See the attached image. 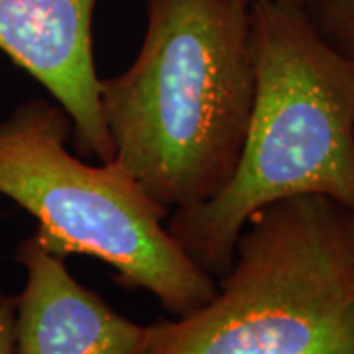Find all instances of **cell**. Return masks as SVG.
Returning a JSON list of instances; mask_svg holds the SVG:
<instances>
[{
	"label": "cell",
	"instance_id": "6da1fadb",
	"mask_svg": "<svg viewBox=\"0 0 354 354\" xmlns=\"http://www.w3.org/2000/svg\"><path fill=\"white\" fill-rule=\"evenodd\" d=\"M254 88L250 2L148 0L136 59L99 77L114 160L169 213L213 201L241 164Z\"/></svg>",
	"mask_w": 354,
	"mask_h": 354
},
{
	"label": "cell",
	"instance_id": "7a4b0ae2",
	"mask_svg": "<svg viewBox=\"0 0 354 354\" xmlns=\"http://www.w3.org/2000/svg\"><path fill=\"white\" fill-rule=\"evenodd\" d=\"M250 53L256 88L236 174L216 199L165 218L215 279L266 205L319 193L354 209V57L319 34L301 0H254Z\"/></svg>",
	"mask_w": 354,
	"mask_h": 354
},
{
	"label": "cell",
	"instance_id": "3957f363",
	"mask_svg": "<svg viewBox=\"0 0 354 354\" xmlns=\"http://www.w3.org/2000/svg\"><path fill=\"white\" fill-rule=\"evenodd\" d=\"M138 354H354V209L309 193L258 209L215 297L146 325Z\"/></svg>",
	"mask_w": 354,
	"mask_h": 354
},
{
	"label": "cell",
	"instance_id": "277c9868",
	"mask_svg": "<svg viewBox=\"0 0 354 354\" xmlns=\"http://www.w3.org/2000/svg\"><path fill=\"white\" fill-rule=\"evenodd\" d=\"M69 134V114L46 99L0 120V195L36 218L39 244L62 258L101 260L122 288L152 293L174 317L209 304L216 279L169 234V211L114 158L93 165L73 156Z\"/></svg>",
	"mask_w": 354,
	"mask_h": 354
},
{
	"label": "cell",
	"instance_id": "5b68a950",
	"mask_svg": "<svg viewBox=\"0 0 354 354\" xmlns=\"http://www.w3.org/2000/svg\"><path fill=\"white\" fill-rule=\"evenodd\" d=\"M95 6L97 0H0V51L69 114L77 152L109 162L114 150L99 104Z\"/></svg>",
	"mask_w": 354,
	"mask_h": 354
},
{
	"label": "cell",
	"instance_id": "8992f818",
	"mask_svg": "<svg viewBox=\"0 0 354 354\" xmlns=\"http://www.w3.org/2000/svg\"><path fill=\"white\" fill-rule=\"evenodd\" d=\"M26 286L16 295L14 354H138L146 325L120 315L79 283L65 258L32 234L16 246Z\"/></svg>",
	"mask_w": 354,
	"mask_h": 354
},
{
	"label": "cell",
	"instance_id": "52a82bcc",
	"mask_svg": "<svg viewBox=\"0 0 354 354\" xmlns=\"http://www.w3.org/2000/svg\"><path fill=\"white\" fill-rule=\"evenodd\" d=\"M319 34L337 50L354 55V0H301Z\"/></svg>",
	"mask_w": 354,
	"mask_h": 354
},
{
	"label": "cell",
	"instance_id": "ba28073f",
	"mask_svg": "<svg viewBox=\"0 0 354 354\" xmlns=\"http://www.w3.org/2000/svg\"><path fill=\"white\" fill-rule=\"evenodd\" d=\"M16 297L0 291V354H14Z\"/></svg>",
	"mask_w": 354,
	"mask_h": 354
},
{
	"label": "cell",
	"instance_id": "9c48e42d",
	"mask_svg": "<svg viewBox=\"0 0 354 354\" xmlns=\"http://www.w3.org/2000/svg\"><path fill=\"white\" fill-rule=\"evenodd\" d=\"M246 2H250V4H252V2H254V0H246Z\"/></svg>",
	"mask_w": 354,
	"mask_h": 354
},
{
	"label": "cell",
	"instance_id": "30bf717a",
	"mask_svg": "<svg viewBox=\"0 0 354 354\" xmlns=\"http://www.w3.org/2000/svg\"><path fill=\"white\" fill-rule=\"evenodd\" d=\"M353 57H354V55H353Z\"/></svg>",
	"mask_w": 354,
	"mask_h": 354
}]
</instances>
